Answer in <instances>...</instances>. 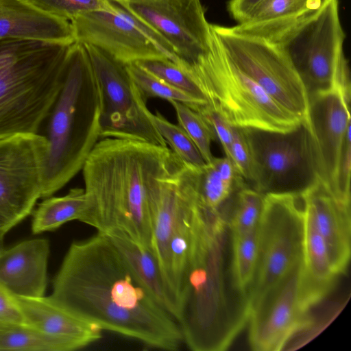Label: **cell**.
I'll return each instance as SVG.
<instances>
[{
    "mask_svg": "<svg viewBox=\"0 0 351 351\" xmlns=\"http://www.w3.org/2000/svg\"><path fill=\"white\" fill-rule=\"evenodd\" d=\"M84 45V44H83ZM100 93V139H130L166 147L141 92L124 64L84 44Z\"/></svg>",
    "mask_w": 351,
    "mask_h": 351,
    "instance_id": "10",
    "label": "cell"
},
{
    "mask_svg": "<svg viewBox=\"0 0 351 351\" xmlns=\"http://www.w3.org/2000/svg\"><path fill=\"white\" fill-rule=\"evenodd\" d=\"M108 4V9L84 12L70 22L75 41L97 47L124 64L168 58L127 17Z\"/></svg>",
    "mask_w": 351,
    "mask_h": 351,
    "instance_id": "15",
    "label": "cell"
},
{
    "mask_svg": "<svg viewBox=\"0 0 351 351\" xmlns=\"http://www.w3.org/2000/svg\"><path fill=\"white\" fill-rule=\"evenodd\" d=\"M70 45L0 39V139L34 134L60 89Z\"/></svg>",
    "mask_w": 351,
    "mask_h": 351,
    "instance_id": "6",
    "label": "cell"
},
{
    "mask_svg": "<svg viewBox=\"0 0 351 351\" xmlns=\"http://www.w3.org/2000/svg\"><path fill=\"white\" fill-rule=\"evenodd\" d=\"M25 324L68 342L74 350L86 348L102 337V330L56 304L49 297L14 296Z\"/></svg>",
    "mask_w": 351,
    "mask_h": 351,
    "instance_id": "19",
    "label": "cell"
},
{
    "mask_svg": "<svg viewBox=\"0 0 351 351\" xmlns=\"http://www.w3.org/2000/svg\"><path fill=\"white\" fill-rule=\"evenodd\" d=\"M173 107L179 125L187 133L200 152L206 163L212 161L211 143L216 136L213 128L198 112L178 101L170 103Z\"/></svg>",
    "mask_w": 351,
    "mask_h": 351,
    "instance_id": "30",
    "label": "cell"
},
{
    "mask_svg": "<svg viewBox=\"0 0 351 351\" xmlns=\"http://www.w3.org/2000/svg\"><path fill=\"white\" fill-rule=\"evenodd\" d=\"M154 121L169 148L182 160L197 167L206 164L198 148L182 128L172 123L158 112L154 114Z\"/></svg>",
    "mask_w": 351,
    "mask_h": 351,
    "instance_id": "31",
    "label": "cell"
},
{
    "mask_svg": "<svg viewBox=\"0 0 351 351\" xmlns=\"http://www.w3.org/2000/svg\"><path fill=\"white\" fill-rule=\"evenodd\" d=\"M302 258L301 295L311 309L329 294L338 276L332 268L325 241L304 205Z\"/></svg>",
    "mask_w": 351,
    "mask_h": 351,
    "instance_id": "21",
    "label": "cell"
},
{
    "mask_svg": "<svg viewBox=\"0 0 351 351\" xmlns=\"http://www.w3.org/2000/svg\"><path fill=\"white\" fill-rule=\"evenodd\" d=\"M25 39L70 45L71 23L37 8L27 0H0V39Z\"/></svg>",
    "mask_w": 351,
    "mask_h": 351,
    "instance_id": "20",
    "label": "cell"
},
{
    "mask_svg": "<svg viewBox=\"0 0 351 351\" xmlns=\"http://www.w3.org/2000/svg\"><path fill=\"white\" fill-rule=\"evenodd\" d=\"M180 160L168 146L99 139L82 169L88 205L85 223L104 234L122 231L150 249V191Z\"/></svg>",
    "mask_w": 351,
    "mask_h": 351,
    "instance_id": "3",
    "label": "cell"
},
{
    "mask_svg": "<svg viewBox=\"0 0 351 351\" xmlns=\"http://www.w3.org/2000/svg\"><path fill=\"white\" fill-rule=\"evenodd\" d=\"M252 158V188L265 195L300 193L319 179L307 124L285 132L243 128Z\"/></svg>",
    "mask_w": 351,
    "mask_h": 351,
    "instance_id": "8",
    "label": "cell"
},
{
    "mask_svg": "<svg viewBox=\"0 0 351 351\" xmlns=\"http://www.w3.org/2000/svg\"><path fill=\"white\" fill-rule=\"evenodd\" d=\"M210 29L208 52L183 69L208 105L233 127L285 132L302 123L230 60L211 26Z\"/></svg>",
    "mask_w": 351,
    "mask_h": 351,
    "instance_id": "7",
    "label": "cell"
},
{
    "mask_svg": "<svg viewBox=\"0 0 351 351\" xmlns=\"http://www.w3.org/2000/svg\"><path fill=\"white\" fill-rule=\"evenodd\" d=\"M106 234L130 270L153 298L173 317V311L160 266L149 248L122 231Z\"/></svg>",
    "mask_w": 351,
    "mask_h": 351,
    "instance_id": "23",
    "label": "cell"
},
{
    "mask_svg": "<svg viewBox=\"0 0 351 351\" xmlns=\"http://www.w3.org/2000/svg\"><path fill=\"white\" fill-rule=\"evenodd\" d=\"M126 68L132 80L146 99L157 97L169 103L178 101L197 112L208 105L206 101L197 99L153 75L136 62L126 64Z\"/></svg>",
    "mask_w": 351,
    "mask_h": 351,
    "instance_id": "28",
    "label": "cell"
},
{
    "mask_svg": "<svg viewBox=\"0 0 351 351\" xmlns=\"http://www.w3.org/2000/svg\"><path fill=\"white\" fill-rule=\"evenodd\" d=\"M230 160L238 174L247 182L252 179V158L247 139L241 128L232 126Z\"/></svg>",
    "mask_w": 351,
    "mask_h": 351,
    "instance_id": "36",
    "label": "cell"
},
{
    "mask_svg": "<svg viewBox=\"0 0 351 351\" xmlns=\"http://www.w3.org/2000/svg\"><path fill=\"white\" fill-rule=\"evenodd\" d=\"M258 254V227L245 234H231L232 280L236 289L246 296L254 276Z\"/></svg>",
    "mask_w": 351,
    "mask_h": 351,
    "instance_id": "26",
    "label": "cell"
},
{
    "mask_svg": "<svg viewBox=\"0 0 351 351\" xmlns=\"http://www.w3.org/2000/svg\"><path fill=\"white\" fill-rule=\"evenodd\" d=\"M350 128H349L343 140L333 188L335 196L348 205H350Z\"/></svg>",
    "mask_w": 351,
    "mask_h": 351,
    "instance_id": "35",
    "label": "cell"
},
{
    "mask_svg": "<svg viewBox=\"0 0 351 351\" xmlns=\"http://www.w3.org/2000/svg\"><path fill=\"white\" fill-rule=\"evenodd\" d=\"M263 0H229L228 10L238 23L243 22L250 12Z\"/></svg>",
    "mask_w": 351,
    "mask_h": 351,
    "instance_id": "39",
    "label": "cell"
},
{
    "mask_svg": "<svg viewBox=\"0 0 351 351\" xmlns=\"http://www.w3.org/2000/svg\"><path fill=\"white\" fill-rule=\"evenodd\" d=\"M258 254L247 293L249 310L302 258L304 200L302 193H271L264 197L258 226Z\"/></svg>",
    "mask_w": 351,
    "mask_h": 351,
    "instance_id": "9",
    "label": "cell"
},
{
    "mask_svg": "<svg viewBox=\"0 0 351 351\" xmlns=\"http://www.w3.org/2000/svg\"><path fill=\"white\" fill-rule=\"evenodd\" d=\"M25 324V320L14 296L0 283V329Z\"/></svg>",
    "mask_w": 351,
    "mask_h": 351,
    "instance_id": "38",
    "label": "cell"
},
{
    "mask_svg": "<svg viewBox=\"0 0 351 351\" xmlns=\"http://www.w3.org/2000/svg\"><path fill=\"white\" fill-rule=\"evenodd\" d=\"M237 192L235 208L228 219L232 235L245 234L256 228L264 204L265 195L252 187L245 186Z\"/></svg>",
    "mask_w": 351,
    "mask_h": 351,
    "instance_id": "29",
    "label": "cell"
},
{
    "mask_svg": "<svg viewBox=\"0 0 351 351\" xmlns=\"http://www.w3.org/2000/svg\"><path fill=\"white\" fill-rule=\"evenodd\" d=\"M199 112L211 125L223 149L226 156L230 159L232 141V126L216 110L208 105L204 106Z\"/></svg>",
    "mask_w": 351,
    "mask_h": 351,
    "instance_id": "37",
    "label": "cell"
},
{
    "mask_svg": "<svg viewBox=\"0 0 351 351\" xmlns=\"http://www.w3.org/2000/svg\"><path fill=\"white\" fill-rule=\"evenodd\" d=\"M194 182L199 203L214 212L222 211V206L230 196L245 186L228 157L213 158L201 167H193Z\"/></svg>",
    "mask_w": 351,
    "mask_h": 351,
    "instance_id": "24",
    "label": "cell"
},
{
    "mask_svg": "<svg viewBox=\"0 0 351 351\" xmlns=\"http://www.w3.org/2000/svg\"><path fill=\"white\" fill-rule=\"evenodd\" d=\"M5 234L0 232V253L4 250V244H3V239H4Z\"/></svg>",
    "mask_w": 351,
    "mask_h": 351,
    "instance_id": "40",
    "label": "cell"
},
{
    "mask_svg": "<svg viewBox=\"0 0 351 351\" xmlns=\"http://www.w3.org/2000/svg\"><path fill=\"white\" fill-rule=\"evenodd\" d=\"M302 269V258L252 307L247 322L252 350H280L311 323L301 295Z\"/></svg>",
    "mask_w": 351,
    "mask_h": 351,
    "instance_id": "14",
    "label": "cell"
},
{
    "mask_svg": "<svg viewBox=\"0 0 351 351\" xmlns=\"http://www.w3.org/2000/svg\"><path fill=\"white\" fill-rule=\"evenodd\" d=\"M228 219L200 206L193 210L189 259L176 321L195 351L226 349L247 322V296L230 271Z\"/></svg>",
    "mask_w": 351,
    "mask_h": 351,
    "instance_id": "2",
    "label": "cell"
},
{
    "mask_svg": "<svg viewBox=\"0 0 351 351\" xmlns=\"http://www.w3.org/2000/svg\"><path fill=\"white\" fill-rule=\"evenodd\" d=\"M135 62L169 85L207 102L203 93L189 75L170 59H147Z\"/></svg>",
    "mask_w": 351,
    "mask_h": 351,
    "instance_id": "32",
    "label": "cell"
},
{
    "mask_svg": "<svg viewBox=\"0 0 351 351\" xmlns=\"http://www.w3.org/2000/svg\"><path fill=\"white\" fill-rule=\"evenodd\" d=\"M230 60L285 110L308 124L307 90L291 62L265 40L210 24Z\"/></svg>",
    "mask_w": 351,
    "mask_h": 351,
    "instance_id": "11",
    "label": "cell"
},
{
    "mask_svg": "<svg viewBox=\"0 0 351 351\" xmlns=\"http://www.w3.org/2000/svg\"><path fill=\"white\" fill-rule=\"evenodd\" d=\"M49 243L45 239L22 241L0 253V283L13 296H44Z\"/></svg>",
    "mask_w": 351,
    "mask_h": 351,
    "instance_id": "18",
    "label": "cell"
},
{
    "mask_svg": "<svg viewBox=\"0 0 351 351\" xmlns=\"http://www.w3.org/2000/svg\"><path fill=\"white\" fill-rule=\"evenodd\" d=\"M100 93L83 44L69 47L62 80L34 134L46 143L41 197H51L80 170L100 139Z\"/></svg>",
    "mask_w": 351,
    "mask_h": 351,
    "instance_id": "4",
    "label": "cell"
},
{
    "mask_svg": "<svg viewBox=\"0 0 351 351\" xmlns=\"http://www.w3.org/2000/svg\"><path fill=\"white\" fill-rule=\"evenodd\" d=\"M45 141L35 134L0 139V232L32 212L41 197Z\"/></svg>",
    "mask_w": 351,
    "mask_h": 351,
    "instance_id": "12",
    "label": "cell"
},
{
    "mask_svg": "<svg viewBox=\"0 0 351 351\" xmlns=\"http://www.w3.org/2000/svg\"><path fill=\"white\" fill-rule=\"evenodd\" d=\"M230 28L276 47L296 70L308 95L335 86L350 88L339 0H323L317 9L272 20L243 22Z\"/></svg>",
    "mask_w": 351,
    "mask_h": 351,
    "instance_id": "5",
    "label": "cell"
},
{
    "mask_svg": "<svg viewBox=\"0 0 351 351\" xmlns=\"http://www.w3.org/2000/svg\"><path fill=\"white\" fill-rule=\"evenodd\" d=\"M322 1L323 0H263L254 7L243 22L263 21L295 15L318 8Z\"/></svg>",
    "mask_w": 351,
    "mask_h": 351,
    "instance_id": "33",
    "label": "cell"
},
{
    "mask_svg": "<svg viewBox=\"0 0 351 351\" xmlns=\"http://www.w3.org/2000/svg\"><path fill=\"white\" fill-rule=\"evenodd\" d=\"M350 93L338 87L308 94V124L319 179L333 193L346 132L350 128Z\"/></svg>",
    "mask_w": 351,
    "mask_h": 351,
    "instance_id": "16",
    "label": "cell"
},
{
    "mask_svg": "<svg viewBox=\"0 0 351 351\" xmlns=\"http://www.w3.org/2000/svg\"><path fill=\"white\" fill-rule=\"evenodd\" d=\"M173 49L182 69L210 48V24L200 0H117Z\"/></svg>",
    "mask_w": 351,
    "mask_h": 351,
    "instance_id": "13",
    "label": "cell"
},
{
    "mask_svg": "<svg viewBox=\"0 0 351 351\" xmlns=\"http://www.w3.org/2000/svg\"><path fill=\"white\" fill-rule=\"evenodd\" d=\"M186 194L167 253L166 285L176 320L182 298L191 245L193 210L197 201L191 176L186 173Z\"/></svg>",
    "mask_w": 351,
    "mask_h": 351,
    "instance_id": "22",
    "label": "cell"
},
{
    "mask_svg": "<svg viewBox=\"0 0 351 351\" xmlns=\"http://www.w3.org/2000/svg\"><path fill=\"white\" fill-rule=\"evenodd\" d=\"M0 350L73 351L66 341L49 336L27 325L0 329Z\"/></svg>",
    "mask_w": 351,
    "mask_h": 351,
    "instance_id": "27",
    "label": "cell"
},
{
    "mask_svg": "<svg viewBox=\"0 0 351 351\" xmlns=\"http://www.w3.org/2000/svg\"><path fill=\"white\" fill-rule=\"evenodd\" d=\"M42 11L71 22L84 12L108 9L107 0H27Z\"/></svg>",
    "mask_w": 351,
    "mask_h": 351,
    "instance_id": "34",
    "label": "cell"
},
{
    "mask_svg": "<svg viewBox=\"0 0 351 351\" xmlns=\"http://www.w3.org/2000/svg\"><path fill=\"white\" fill-rule=\"evenodd\" d=\"M87 209L84 189L73 188L64 196L47 197L33 213L32 232L51 231L73 220L85 223Z\"/></svg>",
    "mask_w": 351,
    "mask_h": 351,
    "instance_id": "25",
    "label": "cell"
},
{
    "mask_svg": "<svg viewBox=\"0 0 351 351\" xmlns=\"http://www.w3.org/2000/svg\"><path fill=\"white\" fill-rule=\"evenodd\" d=\"M301 193L304 208L325 241L335 274H345L350 258V205L338 199L320 179Z\"/></svg>",
    "mask_w": 351,
    "mask_h": 351,
    "instance_id": "17",
    "label": "cell"
},
{
    "mask_svg": "<svg viewBox=\"0 0 351 351\" xmlns=\"http://www.w3.org/2000/svg\"><path fill=\"white\" fill-rule=\"evenodd\" d=\"M49 298L102 330L147 346L176 350L183 342L176 320L134 277L104 233L71 243Z\"/></svg>",
    "mask_w": 351,
    "mask_h": 351,
    "instance_id": "1",
    "label": "cell"
}]
</instances>
